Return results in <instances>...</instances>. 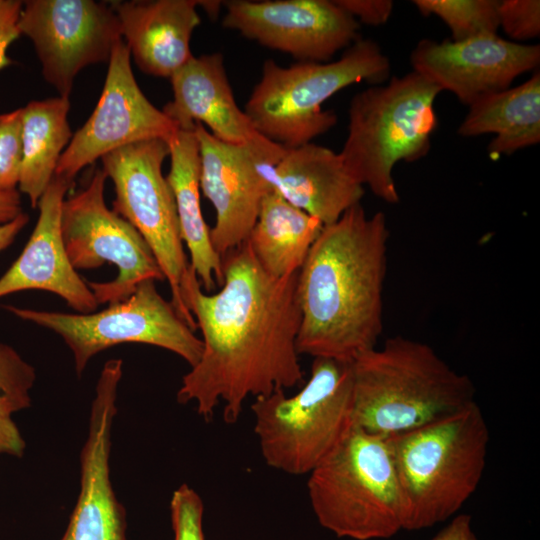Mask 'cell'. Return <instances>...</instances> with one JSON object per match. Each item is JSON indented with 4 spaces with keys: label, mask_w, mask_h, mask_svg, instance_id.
<instances>
[{
    "label": "cell",
    "mask_w": 540,
    "mask_h": 540,
    "mask_svg": "<svg viewBox=\"0 0 540 540\" xmlns=\"http://www.w3.org/2000/svg\"><path fill=\"white\" fill-rule=\"evenodd\" d=\"M414 72L470 106L508 89L540 65V45L521 44L487 34L463 41H419L410 54Z\"/></svg>",
    "instance_id": "2e32d148"
},
{
    "label": "cell",
    "mask_w": 540,
    "mask_h": 540,
    "mask_svg": "<svg viewBox=\"0 0 540 540\" xmlns=\"http://www.w3.org/2000/svg\"><path fill=\"white\" fill-rule=\"evenodd\" d=\"M122 39L144 73L170 78L194 55L190 41L200 24L197 0L110 2Z\"/></svg>",
    "instance_id": "ffe728a7"
},
{
    "label": "cell",
    "mask_w": 540,
    "mask_h": 540,
    "mask_svg": "<svg viewBox=\"0 0 540 540\" xmlns=\"http://www.w3.org/2000/svg\"><path fill=\"white\" fill-rule=\"evenodd\" d=\"M389 440L403 529L420 530L449 519L472 496L483 476L490 437L474 401Z\"/></svg>",
    "instance_id": "277c9868"
},
{
    "label": "cell",
    "mask_w": 540,
    "mask_h": 540,
    "mask_svg": "<svg viewBox=\"0 0 540 540\" xmlns=\"http://www.w3.org/2000/svg\"><path fill=\"white\" fill-rule=\"evenodd\" d=\"M323 227L272 190L262 200L246 242L264 271L283 278L299 271Z\"/></svg>",
    "instance_id": "cb8c5ba5"
},
{
    "label": "cell",
    "mask_w": 540,
    "mask_h": 540,
    "mask_svg": "<svg viewBox=\"0 0 540 540\" xmlns=\"http://www.w3.org/2000/svg\"><path fill=\"white\" fill-rule=\"evenodd\" d=\"M251 410L265 463L287 474H309L353 426L352 361L313 358L297 393L257 397Z\"/></svg>",
    "instance_id": "ba28073f"
},
{
    "label": "cell",
    "mask_w": 540,
    "mask_h": 540,
    "mask_svg": "<svg viewBox=\"0 0 540 540\" xmlns=\"http://www.w3.org/2000/svg\"><path fill=\"white\" fill-rule=\"evenodd\" d=\"M441 89L411 71L355 94L341 152L345 166L381 200L396 204L393 169L399 161L423 158L437 127L434 103Z\"/></svg>",
    "instance_id": "5b68a950"
},
{
    "label": "cell",
    "mask_w": 540,
    "mask_h": 540,
    "mask_svg": "<svg viewBox=\"0 0 540 540\" xmlns=\"http://www.w3.org/2000/svg\"><path fill=\"white\" fill-rule=\"evenodd\" d=\"M122 365L121 359L108 360L97 381L80 453V490L60 540H126L125 509L110 477L112 426Z\"/></svg>",
    "instance_id": "e0dca14e"
},
{
    "label": "cell",
    "mask_w": 540,
    "mask_h": 540,
    "mask_svg": "<svg viewBox=\"0 0 540 540\" xmlns=\"http://www.w3.org/2000/svg\"><path fill=\"white\" fill-rule=\"evenodd\" d=\"M203 513V501L192 487L175 489L170 500L173 540H204Z\"/></svg>",
    "instance_id": "f1b7e54d"
},
{
    "label": "cell",
    "mask_w": 540,
    "mask_h": 540,
    "mask_svg": "<svg viewBox=\"0 0 540 540\" xmlns=\"http://www.w3.org/2000/svg\"><path fill=\"white\" fill-rule=\"evenodd\" d=\"M18 26L35 47L44 79L67 98L78 73L89 65L108 62L122 39L110 2L24 1Z\"/></svg>",
    "instance_id": "7c38bea8"
},
{
    "label": "cell",
    "mask_w": 540,
    "mask_h": 540,
    "mask_svg": "<svg viewBox=\"0 0 540 540\" xmlns=\"http://www.w3.org/2000/svg\"><path fill=\"white\" fill-rule=\"evenodd\" d=\"M22 213L20 192L0 191V225L7 223Z\"/></svg>",
    "instance_id": "e575fe53"
},
{
    "label": "cell",
    "mask_w": 540,
    "mask_h": 540,
    "mask_svg": "<svg viewBox=\"0 0 540 540\" xmlns=\"http://www.w3.org/2000/svg\"><path fill=\"white\" fill-rule=\"evenodd\" d=\"M218 292L203 290L189 265L180 292L201 331L203 351L177 392L209 420L223 403L226 423H235L249 397L269 395L303 381L296 347L301 314L298 272L269 275L247 242L222 257Z\"/></svg>",
    "instance_id": "6da1fadb"
},
{
    "label": "cell",
    "mask_w": 540,
    "mask_h": 540,
    "mask_svg": "<svg viewBox=\"0 0 540 540\" xmlns=\"http://www.w3.org/2000/svg\"><path fill=\"white\" fill-rule=\"evenodd\" d=\"M431 540H479L472 529L471 516L460 514L440 530Z\"/></svg>",
    "instance_id": "836d02e7"
},
{
    "label": "cell",
    "mask_w": 540,
    "mask_h": 540,
    "mask_svg": "<svg viewBox=\"0 0 540 540\" xmlns=\"http://www.w3.org/2000/svg\"><path fill=\"white\" fill-rule=\"evenodd\" d=\"M498 0H414L424 15L439 17L450 29L452 41H463L499 29Z\"/></svg>",
    "instance_id": "484cf974"
},
{
    "label": "cell",
    "mask_w": 540,
    "mask_h": 540,
    "mask_svg": "<svg viewBox=\"0 0 540 540\" xmlns=\"http://www.w3.org/2000/svg\"><path fill=\"white\" fill-rule=\"evenodd\" d=\"M23 1L0 0V70L12 64L8 47L21 36L18 22Z\"/></svg>",
    "instance_id": "1f68e13d"
},
{
    "label": "cell",
    "mask_w": 540,
    "mask_h": 540,
    "mask_svg": "<svg viewBox=\"0 0 540 540\" xmlns=\"http://www.w3.org/2000/svg\"><path fill=\"white\" fill-rule=\"evenodd\" d=\"M388 238L385 214L361 203L322 228L297 275L299 355L353 361L376 347Z\"/></svg>",
    "instance_id": "7a4b0ae2"
},
{
    "label": "cell",
    "mask_w": 540,
    "mask_h": 540,
    "mask_svg": "<svg viewBox=\"0 0 540 540\" xmlns=\"http://www.w3.org/2000/svg\"><path fill=\"white\" fill-rule=\"evenodd\" d=\"M36 372L12 347L0 343V392L11 402L15 412L31 405L30 391Z\"/></svg>",
    "instance_id": "4316f807"
},
{
    "label": "cell",
    "mask_w": 540,
    "mask_h": 540,
    "mask_svg": "<svg viewBox=\"0 0 540 540\" xmlns=\"http://www.w3.org/2000/svg\"><path fill=\"white\" fill-rule=\"evenodd\" d=\"M224 6V28L298 62H330L361 38L359 22L335 0H235Z\"/></svg>",
    "instance_id": "5bb4252c"
},
{
    "label": "cell",
    "mask_w": 540,
    "mask_h": 540,
    "mask_svg": "<svg viewBox=\"0 0 540 540\" xmlns=\"http://www.w3.org/2000/svg\"><path fill=\"white\" fill-rule=\"evenodd\" d=\"M353 425L395 436L475 401L471 379L424 342L396 336L352 361Z\"/></svg>",
    "instance_id": "3957f363"
},
{
    "label": "cell",
    "mask_w": 540,
    "mask_h": 540,
    "mask_svg": "<svg viewBox=\"0 0 540 540\" xmlns=\"http://www.w3.org/2000/svg\"><path fill=\"white\" fill-rule=\"evenodd\" d=\"M178 126L141 91L131 68V54L119 40L108 61L99 101L77 130L58 162L55 176L73 181L88 165L121 147L150 139H169Z\"/></svg>",
    "instance_id": "4fadbf2b"
},
{
    "label": "cell",
    "mask_w": 540,
    "mask_h": 540,
    "mask_svg": "<svg viewBox=\"0 0 540 540\" xmlns=\"http://www.w3.org/2000/svg\"><path fill=\"white\" fill-rule=\"evenodd\" d=\"M168 145L170 170L166 180L174 196L181 239L188 248L189 265L202 288L212 292L222 284L223 264L213 247L210 228L202 214L200 154L194 129H178Z\"/></svg>",
    "instance_id": "7402d4cb"
},
{
    "label": "cell",
    "mask_w": 540,
    "mask_h": 540,
    "mask_svg": "<svg viewBox=\"0 0 540 540\" xmlns=\"http://www.w3.org/2000/svg\"><path fill=\"white\" fill-rule=\"evenodd\" d=\"M200 154V189L215 210L210 237L222 258L246 242L262 200L272 188L276 159L251 145L230 144L200 123L194 128Z\"/></svg>",
    "instance_id": "9a60e30c"
},
{
    "label": "cell",
    "mask_w": 540,
    "mask_h": 540,
    "mask_svg": "<svg viewBox=\"0 0 540 540\" xmlns=\"http://www.w3.org/2000/svg\"><path fill=\"white\" fill-rule=\"evenodd\" d=\"M167 156V141H139L104 155L101 158L102 170L114 184L112 210L129 222L146 241L169 283L171 303L195 331V319L180 292L189 262L183 248L174 196L162 173V164Z\"/></svg>",
    "instance_id": "30bf717a"
},
{
    "label": "cell",
    "mask_w": 540,
    "mask_h": 540,
    "mask_svg": "<svg viewBox=\"0 0 540 540\" xmlns=\"http://www.w3.org/2000/svg\"><path fill=\"white\" fill-rule=\"evenodd\" d=\"M391 64L380 46L360 38L335 61L297 62L284 67L267 59L244 112L256 131L287 149L310 143L337 123L322 104L359 82L379 85L390 77Z\"/></svg>",
    "instance_id": "8992f818"
},
{
    "label": "cell",
    "mask_w": 540,
    "mask_h": 540,
    "mask_svg": "<svg viewBox=\"0 0 540 540\" xmlns=\"http://www.w3.org/2000/svg\"><path fill=\"white\" fill-rule=\"evenodd\" d=\"M173 99L162 111L179 129L208 127L217 139L251 145L280 159L286 148L260 135L237 105L220 52L193 56L171 77Z\"/></svg>",
    "instance_id": "ac0fdd59"
},
{
    "label": "cell",
    "mask_w": 540,
    "mask_h": 540,
    "mask_svg": "<svg viewBox=\"0 0 540 540\" xmlns=\"http://www.w3.org/2000/svg\"><path fill=\"white\" fill-rule=\"evenodd\" d=\"M336 3L355 18L359 24L370 26L385 24L393 11L391 0H335Z\"/></svg>",
    "instance_id": "4dcf8cb0"
},
{
    "label": "cell",
    "mask_w": 540,
    "mask_h": 540,
    "mask_svg": "<svg viewBox=\"0 0 540 540\" xmlns=\"http://www.w3.org/2000/svg\"><path fill=\"white\" fill-rule=\"evenodd\" d=\"M499 28L516 41L540 35L539 0H502L499 3Z\"/></svg>",
    "instance_id": "f546056e"
},
{
    "label": "cell",
    "mask_w": 540,
    "mask_h": 540,
    "mask_svg": "<svg viewBox=\"0 0 540 540\" xmlns=\"http://www.w3.org/2000/svg\"><path fill=\"white\" fill-rule=\"evenodd\" d=\"M29 216L22 212L13 220L0 225V252L7 248L26 226Z\"/></svg>",
    "instance_id": "d590c367"
},
{
    "label": "cell",
    "mask_w": 540,
    "mask_h": 540,
    "mask_svg": "<svg viewBox=\"0 0 540 540\" xmlns=\"http://www.w3.org/2000/svg\"><path fill=\"white\" fill-rule=\"evenodd\" d=\"M463 137L494 134L490 156L511 155L540 142V72L522 84L482 97L458 127Z\"/></svg>",
    "instance_id": "603a6c76"
},
{
    "label": "cell",
    "mask_w": 540,
    "mask_h": 540,
    "mask_svg": "<svg viewBox=\"0 0 540 540\" xmlns=\"http://www.w3.org/2000/svg\"><path fill=\"white\" fill-rule=\"evenodd\" d=\"M107 176L96 169L84 188L65 199L61 232L75 270H91L112 263L117 277L108 282H87L98 304L127 299L146 280L164 275L146 241L125 219L109 209L104 199Z\"/></svg>",
    "instance_id": "8fae6325"
},
{
    "label": "cell",
    "mask_w": 540,
    "mask_h": 540,
    "mask_svg": "<svg viewBox=\"0 0 540 540\" xmlns=\"http://www.w3.org/2000/svg\"><path fill=\"white\" fill-rule=\"evenodd\" d=\"M272 188L324 226L359 204L365 193L339 153L312 142L286 148L274 166Z\"/></svg>",
    "instance_id": "44dd1931"
},
{
    "label": "cell",
    "mask_w": 540,
    "mask_h": 540,
    "mask_svg": "<svg viewBox=\"0 0 540 540\" xmlns=\"http://www.w3.org/2000/svg\"><path fill=\"white\" fill-rule=\"evenodd\" d=\"M22 164V108L0 114V191L17 190Z\"/></svg>",
    "instance_id": "83f0119b"
},
{
    "label": "cell",
    "mask_w": 540,
    "mask_h": 540,
    "mask_svg": "<svg viewBox=\"0 0 540 540\" xmlns=\"http://www.w3.org/2000/svg\"><path fill=\"white\" fill-rule=\"evenodd\" d=\"M74 182L55 176L38 202L39 217L20 256L0 278V298L39 289L63 298L79 314L93 313L98 302L72 266L61 232V211Z\"/></svg>",
    "instance_id": "d6986e66"
},
{
    "label": "cell",
    "mask_w": 540,
    "mask_h": 540,
    "mask_svg": "<svg viewBox=\"0 0 540 540\" xmlns=\"http://www.w3.org/2000/svg\"><path fill=\"white\" fill-rule=\"evenodd\" d=\"M69 110V98L61 96L34 100L22 108L18 191L29 197L33 208L54 177L60 157L72 139Z\"/></svg>",
    "instance_id": "d4e9b609"
},
{
    "label": "cell",
    "mask_w": 540,
    "mask_h": 540,
    "mask_svg": "<svg viewBox=\"0 0 540 540\" xmlns=\"http://www.w3.org/2000/svg\"><path fill=\"white\" fill-rule=\"evenodd\" d=\"M15 412L8 398L0 392V453L14 457L24 454L26 444L11 415Z\"/></svg>",
    "instance_id": "d6a6232c"
},
{
    "label": "cell",
    "mask_w": 540,
    "mask_h": 540,
    "mask_svg": "<svg viewBox=\"0 0 540 540\" xmlns=\"http://www.w3.org/2000/svg\"><path fill=\"white\" fill-rule=\"evenodd\" d=\"M18 318L59 335L72 352L81 376L96 354L121 343H143L171 351L193 367L203 343L180 317L171 301L158 292L154 280L138 285L127 299L89 314L62 313L4 306Z\"/></svg>",
    "instance_id": "9c48e42d"
},
{
    "label": "cell",
    "mask_w": 540,
    "mask_h": 540,
    "mask_svg": "<svg viewBox=\"0 0 540 540\" xmlns=\"http://www.w3.org/2000/svg\"><path fill=\"white\" fill-rule=\"evenodd\" d=\"M308 475L307 491L314 515L337 537L387 539L403 529L389 437L353 425Z\"/></svg>",
    "instance_id": "52a82bcc"
}]
</instances>
